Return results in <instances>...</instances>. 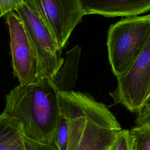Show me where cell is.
Listing matches in <instances>:
<instances>
[{
  "instance_id": "cell-13",
  "label": "cell",
  "mask_w": 150,
  "mask_h": 150,
  "mask_svg": "<svg viewBox=\"0 0 150 150\" xmlns=\"http://www.w3.org/2000/svg\"><path fill=\"white\" fill-rule=\"evenodd\" d=\"M110 150H132L128 129H121L117 134Z\"/></svg>"
},
{
  "instance_id": "cell-1",
  "label": "cell",
  "mask_w": 150,
  "mask_h": 150,
  "mask_svg": "<svg viewBox=\"0 0 150 150\" xmlns=\"http://www.w3.org/2000/svg\"><path fill=\"white\" fill-rule=\"evenodd\" d=\"M2 112L16 118L29 138L46 145L54 144L60 113L59 88L49 79L19 84L5 96Z\"/></svg>"
},
{
  "instance_id": "cell-5",
  "label": "cell",
  "mask_w": 150,
  "mask_h": 150,
  "mask_svg": "<svg viewBox=\"0 0 150 150\" xmlns=\"http://www.w3.org/2000/svg\"><path fill=\"white\" fill-rule=\"evenodd\" d=\"M40 17L61 49L86 15L80 0H24Z\"/></svg>"
},
{
  "instance_id": "cell-10",
  "label": "cell",
  "mask_w": 150,
  "mask_h": 150,
  "mask_svg": "<svg viewBox=\"0 0 150 150\" xmlns=\"http://www.w3.org/2000/svg\"><path fill=\"white\" fill-rule=\"evenodd\" d=\"M23 133L20 122L3 112L0 114V144Z\"/></svg>"
},
{
  "instance_id": "cell-16",
  "label": "cell",
  "mask_w": 150,
  "mask_h": 150,
  "mask_svg": "<svg viewBox=\"0 0 150 150\" xmlns=\"http://www.w3.org/2000/svg\"></svg>"
},
{
  "instance_id": "cell-6",
  "label": "cell",
  "mask_w": 150,
  "mask_h": 150,
  "mask_svg": "<svg viewBox=\"0 0 150 150\" xmlns=\"http://www.w3.org/2000/svg\"><path fill=\"white\" fill-rule=\"evenodd\" d=\"M86 118L74 150H110L122 129L115 116L103 103L87 94Z\"/></svg>"
},
{
  "instance_id": "cell-12",
  "label": "cell",
  "mask_w": 150,
  "mask_h": 150,
  "mask_svg": "<svg viewBox=\"0 0 150 150\" xmlns=\"http://www.w3.org/2000/svg\"><path fill=\"white\" fill-rule=\"evenodd\" d=\"M54 144L58 150H66L67 144V127L66 118L60 111L54 137Z\"/></svg>"
},
{
  "instance_id": "cell-9",
  "label": "cell",
  "mask_w": 150,
  "mask_h": 150,
  "mask_svg": "<svg viewBox=\"0 0 150 150\" xmlns=\"http://www.w3.org/2000/svg\"><path fill=\"white\" fill-rule=\"evenodd\" d=\"M0 150H58L54 144L46 145L27 137L22 133L0 144Z\"/></svg>"
},
{
  "instance_id": "cell-7",
  "label": "cell",
  "mask_w": 150,
  "mask_h": 150,
  "mask_svg": "<svg viewBox=\"0 0 150 150\" xmlns=\"http://www.w3.org/2000/svg\"><path fill=\"white\" fill-rule=\"evenodd\" d=\"M10 35V49L13 74L20 85L36 81L37 57L23 23L15 11L6 15Z\"/></svg>"
},
{
  "instance_id": "cell-11",
  "label": "cell",
  "mask_w": 150,
  "mask_h": 150,
  "mask_svg": "<svg viewBox=\"0 0 150 150\" xmlns=\"http://www.w3.org/2000/svg\"><path fill=\"white\" fill-rule=\"evenodd\" d=\"M132 150H150V127H135L128 129Z\"/></svg>"
},
{
  "instance_id": "cell-3",
  "label": "cell",
  "mask_w": 150,
  "mask_h": 150,
  "mask_svg": "<svg viewBox=\"0 0 150 150\" xmlns=\"http://www.w3.org/2000/svg\"><path fill=\"white\" fill-rule=\"evenodd\" d=\"M15 11L22 20L36 53V81L42 79L54 81L63 64L62 49L40 17L25 2Z\"/></svg>"
},
{
  "instance_id": "cell-8",
  "label": "cell",
  "mask_w": 150,
  "mask_h": 150,
  "mask_svg": "<svg viewBox=\"0 0 150 150\" xmlns=\"http://www.w3.org/2000/svg\"><path fill=\"white\" fill-rule=\"evenodd\" d=\"M86 15L134 16L148 12L150 0H80Z\"/></svg>"
},
{
  "instance_id": "cell-14",
  "label": "cell",
  "mask_w": 150,
  "mask_h": 150,
  "mask_svg": "<svg viewBox=\"0 0 150 150\" xmlns=\"http://www.w3.org/2000/svg\"><path fill=\"white\" fill-rule=\"evenodd\" d=\"M135 120L136 127H150V101L143 105L138 111Z\"/></svg>"
},
{
  "instance_id": "cell-4",
  "label": "cell",
  "mask_w": 150,
  "mask_h": 150,
  "mask_svg": "<svg viewBox=\"0 0 150 150\" xmlns=\"http://www.w3.org/2000/svg\"><path fill=\"white\" fill-rule=\"evenodd\" d=\"M117 81L115 89L110 93L115 103L135 112L150 101V38L128 72Z\"/></svg>"
},
{
  "instance_id": "cell-15",
  "label": "cell",
  "mask_w": 150,
  "mask_h": 150,
  "mask_svg": "<svg viewBox=\"0 0 150 150\" xmlns=\"http://www.w3.org/2000/svg\"><path fill=\"white\" fill-rule=\"evenodd\" d=\"M24 3V0H0V17L15 10Z\"/></svg>"
},
{
  "instance_id": "cell-2",
  "label": "cell",
  "mask_w": 150,
  "mask_h": 150,
  "mask_svg": "<svg viewBox=\"0 0 150 150\" xmlns=\"http://www.w3.org/2000/svg\"><path fill=\"white\" fill-rule=\"evenodd\" d=\"M150 38V15L128 16L111 25L107 46L110 64L117 78L125 75Z\"/></svg>"
}]
</instances>
